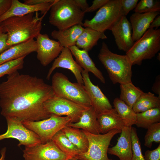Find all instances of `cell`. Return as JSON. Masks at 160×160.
<instances>
[{
  "mask_svg": "<svg viewBox=\"0 0 160 160\" xmlns=\"http://www.w3.org/2000/svg\"><path fill=\"white\" fill-rule=\"evenodd\" d=\"M135 125L138 127L147 129L151 125L160 122V107L136 113Z\"/></svg>",
  "mask_w": 160,
  "mask_h": 160,
  "instance_id": "4dcf8cb0",
  "label": "cell"
},
{
  "mask_svg": "<svg viewBox=\"0 0 160 160\" xmlns=\"http://www.w3.org/2000/svg\"><path fill=\"white\" fill-rule=\"evenodd\" d=\"M151 90L157 94L160 98V75H158L156 78L155 82L152 87Z\"/></svg>",
  "mask_w": 160,
  "mask_h": 160,
  "instance_id": "60d3db41",
  "label": "cell"
},
{
  "mask_svg": "<svg viewBox=\"0 0 160 160\" xmlns=\"http://www.w3.org/2000/svg\"><path fill=\"white\" fill-rule=\"evenodd\" d=\"M144 157L145 160H160V144L155 149L146 151Z\"/></svg>",
  "mask_w": 160,
  "mask_h": 160,
  "instance_id": "8d00e7d4",
  "label": "cell"
},
{
  "mask_svg": "<svg viewBox=\"0 0 160 160\" xmlns=\"http://www.w3.org/2000/svg\"><path fill=\"white\" fill-rule=\"evenodd\" d=\"M82 130L87 138L89 146L86 152L76 156L79 160H113L108 158V150L112 138L121 130L114 129L105 134H98Z\"/></svg>",
  "mask_w": 160,
  "mask_h": 160,
  "instance_id": "ba28073f",
  "label": "cell"
},
{
  "mask_svg": "<svg viewBox=\"0 0 160 160\" xmlns=\"http://www.w3.org/2000/svg\"><path fill=\"white\" fill-rule=\"evenodd\" d=\"M138 0H120L124 16H126L130 11L136 7Z\"/></svg>",
  "mask_w": 160,
  "mask_h": 160,
  "instance_id": "d590c367",
  "label": "cell"
},
{
  "mask_svg": "<svg viewBox=\"0 0 160 160\" xmlns=\"http://www.w3.org/2000/svg\"><path fill=\"white\" fill-rule=\"evenodd\" d=\"M109 30L111 31L115 38L118 49L127 52L134 42L132 38L131 25L126 16H122Z\"/></svg>",
  "mask_w": 160,
  "mask_h": 160,
  "instance_id": "9a60e30c",
  "label": "cell"
},
{
  "mask_svg": "<svg viewBox=\"0 0 160 160\" xmlns=\"http://www.w3.org/2000/svg\"><path fill=\"white\" fill-rule=\"evenodd\" d=\"M68 160H79L76 157H73Z\"/></svg>",
  "mask_w": 160,
  "mask_h": 160,
  "instance_id": "bcb514c9",
  "label": "cell"
},
{
  "mask_svg": "<svg viewBox=\"0 0 160 160\" xmlns=\"http://www.w3.org/2000/svg\"><path fill=\"white\" fill-rule=\"evenodd\" d=\"M51 140L61 151L67 154L74 157L81 154L61 130L55 134Z\"/></svg>",
  "mask_w": 160,
  "mask_h": 160,
  "instance_id": "f546056e",
  "label": "cell"
},
{
  "mask_svg": "<svg viewBox=\"0 0 160 160\" xmlns=\"http://www.w3.org/2000/svg\"><path fill=\"white\" fill-rule=\"evenodd\" d=\"M6 148L5 147L2 148L0 151L1 156L0 158V160H5L6 156Z\"/></svg>",
  "mask_w": 160,
  "mask_h": 160,
  "instance_id": "f6af8a7d",
  "label": "cell"
},
{
  "mask_svg": "<svg viewBox=\"0 0 160 160\" xmlns=\"http://www.w3.org/2000/svg\"><path fill=\"white\" fill-rule=\"evenodd\" d=\"M55 95L86 106H91L84 84L72 83L61 73L52 76L51 85Z\"/></svg>",
  "mask_w": 160,
  "mask_h": 160,
  "instance_id": "8992f818",
  "label": "cell"
},
{
  "mask_svg": "<svg viewBox=\"0 0 160 160\" xmlns=\"http://www.w3.org/2000/svg\"><path fill=\"white\" fill-rule=\"evenodd\" d=\"M76 4L85 13V11L89 7L86 0H74Z\"/></svg>",
  "mask_w": 160,
  "mask_h": 160,
  "instance_id": "7bdbcfd3",
  "label": "cell"
},
{
  "mask_svg": "<svg viewBox=\"0 0 160 160\" xmlns=\"http://www.w3.org/2000/svg\"><path fill=\"white\" fill-rule=\"evenodd\" d=\"M109 0H94L92 1V5L87 9L85 13L92 12L99 9L106 4Z\"/></svg>",
  "mask_w": 160,
  "mask_h": 160,
  "instance_id": "f35d334b",
  "label": "cell"
},
{
  "mask_svg": "<svg viewBox=\"0 0 160 160\" xmlns=\"http://www.w3.org/2000/svg\"><path fill=\"white\" fill-rule=\"evenodd\" d=\"M160 26V16H157L153 20L149 27V28H153L157 29ZM148 28V29H149Z\"/></svg>",
  "mask_w": 160,
  "mask_h": 160,
  "instance_id": "ee69618b",
  "label": "cell"
},
{
  "mask_svg": "<svg viewBox=\"0 0 160 160\" xmlns=\"http://www.w3.org/2000/svg\"><path fill=\"white\" fill-rule=\"evenodd\" d=\"M23 151L24 160H68L73 157L61 151L52 140L25 147Z\"/></svg>",
  "mask_w": 160,
  "mask_h": 160,
  "instance_id": "7c38bea8",
  "label": "cell"
},
{
  "mask_svg": "<svg viewBox=\"0 0 160 160\" xmlns=\"http://www.w3.org/2000/svg\"><path fill=\"white\" fill-rule=\"evenodd\" d=\"M131 127L125 126L122 129L116 144L108 148V153L117 156L119 160H131L132 155Z\"/></svg>",
  "mask_w": 160,
  "mask_h": 160,
  "instance_id": "ac0fdd59",
  "label": "cell"
},
{
  "mask_svg": "<svg viewBox=\"0 0 160 160\" xmlns=\"http://www.w3.org/2000/svg\"><path fill=\"white\" fill-rule=\"evenodd\" d=\"M50 9L49 23L58 30L83 23L85 13L74 0H56Z\"/></svg>",
  "mask_w": 160,
  "mask_h": 160,
  "instance_id": "277c9868",
  "label": "cell"
},
{
  "mask_svg": "<svg viewBox=\"0 0 160 160\" xmlns=\"http://www.w3.org/2000/svg\"><path fill=\"white\" fill-rule=\"evenodd\" d=\"M113 103L114 108L123 121L125 126L131 127L135 124L137 115L132 108L128 106L119 98H115Z\"/></svg>",
  "mask_w": 160,
  "mask_h": 160,
  "instance_id": "83f0119b",
  "label": "cell"
},
{
  "mask_svg": "<svg viewBox=\"0 0 160 160\" xmlns=\"http://www.w3.org/2000/svg\"><path fill=\"white\" fill-rule=\"evenodd\" d=\"M7 35L0 25V54L10 47L7 44Z\"/></svg>",
  "mask_w": 160,
  "mask_h": 160,
  "instance_id": "74e56055",
  "label": "cell"
},
{
  "mask_svg": "<svg viewBox=\"0 0 160 160\" xmlns=\"http://www.w3.org/2000/svg\"><path fill=\"white\" fill-rule=\"evenodd\" d=\"M97 115L93 107L89 106L83 112L78 122L70 123L68 126L81 129L92 134H100L97 121Z\"/></svg>",
  "mask_w": 160,
  "mask_h": 160,
  "instance_id": "603a6c76",
  "label": "cell"
},
{
  "mask_svg": "<svg viewBox=\"0 0 160 160\" xmlns=\"http://www.w3.org/2000/svg\"><path fill=\"white\" fill-rule=\"evenodd\" d=\"M11 3L12 0H0V17L8 10Z\"/></svg>",
  "mask_w": 160,
  "mask_h": 160,
  "instance_id": "ab89813d",
  "label": "cell"
},
{
  "mask_svg": "<svg viewBox=\"0 0 160 160\" xmlns=\"http://www.w3.org/2000/svg\"><path fill=\"white\" fill-rule=\"evenodd\" d=\"M56 0H25L24 3L28 5H37L44 3H53Z\"/></svg>",
  "mask_w": 160,
  "mask_h": 160,
  "instance_id": "b9f144b4",
  "label": "cell"
},
{
  "mask_svg": "<svg viewBox=\"0 0 160 160\" xmlns=\"http://www.w3.org/2000/svg\"><path fill=\"white\" fill-rule=\"evenodd\" d=\"M98 58L106 69L113 83L125 84L132 82V62L127 55L113 53L103 42Z\"/></svg>",
  "mask_w": 160,
  "mask_h": 160,
  "instance_id": "3957f363",
  "label": "cell"
},
{
  "mask_svg": "<svg viewBox=\"0 0 160 160\" xmlns=\"http://www.w3.org/2000/svg\"><path fill=\"white\" fill-rule=\"evenodd\" d=\"M21 16L9 17L0 23L7 33V44L13 46L36 38L40 33L43 16L39 17L38 12Z\"/></svg>",
  "mask_w": 160,
  "mask_h": 160,
  "instance_id": "7a4b0ae2",
  "label": "cell"
},
{
  "mask_svg": "<svg viewBox=\"0 0 160 160\" xmlns=\"http://www.w3.org/2000/svg\"><path fill=\"white\" fill-rule=\"evenodd\" d=\"M44 105L46 111L51 116L65 115L71 119L72 123L78 122L83 112L89 107L55 95L46 101Z\"/></svg>",
  "mask_w": 160,
  "mask_h": 160,
  "instance_id": "30bf717a",
  "label": "cell"
},
{
  "mask_svg": "<svg viewBox=\"0 0 160 160\" xmlns=\"http://www.w3.org/2000/svg\"><path fill=\"white\" fill-rule=\"evenodd\" d=\"M160 12L146 13L135 12L130 17L132 31V38L135 42L140 38L149 28L152 22Z\"/></svg>",
  "mask_w": 160,
  "mask_h": 160,
  "instance_id": "d6986e66",
  "label": "cell"
},
{
  "mask_svg": "<svg viewBox=\"0 0 160 160\" xmlns=\"http://www.w3.org/2000/svg\"><path fill=\"white\" fill-rule=\"evenodd\" d=\"M107 38L104 32H101L90 27L84 28L83 32L78 38L76 44L79 49L81 48L88 52L97 44L100 39Z\"/></svg>",
  "mask_w": 160,
  "mask_h": 160,
  "instance_id": "d4e9b609",
  "label": "cell"
},
{
  "mask_svg": "<svg viewBox=\"0 0 160 160\" xmlns=\"http://www.w3.org/2000/svg\"><path fill=\"white\" fill-rule=\"evenodd\" d=\"M144 137V145L151 148L153 142H160V122L154 124L147 129Z\"/></svg>",
  "mask_w": 160,
  "mask_h": 160,
  "instance_id": "1f68e13d",
  "label": "cell"
},
{
  "mask_svg": "<svg viewBox=\"0 0 160 160\" xmlns=\"http://www.w3.org/2000/svg\"><path fill=\"white\" fill-rule=\"evenodd\" d=\"M36 39L37 58L43 66H47L58 57L63 47L46 34L40 33Z\"/></svg>",
  "mask_w": 160,
  "mask_h": 160,
  "instance_id": "4fadbf2b",
  "label": "cell"
},
{
  "mask_svg": "<svg viewBox=\"0 0 160 160\" xmlns=\"http://www.w3.org/2000/svg\"><path fill=\"white\" fill-rule=\"evenodd\" d=\"M61 130L70 141L79 149L81 154L87 151L89 141L82 130L67 125Z\"/></svg>",
  "mask_w": 160,
  "mask_h": 160,
  "instance_id": "484cf974",
  "label": "cell"
},
{
  "mask_svg": "<svg viewBox=\"0 0 160 160\" xmlns=\"http://www.w3.org/2000/svg\"><path fill=\"white\" fill-rule=\"evenodd\" d=\"M120 87L119 99L131 108L143 92L138 87H135L132 82L121 84Z\"/></svg>",
  "mask_w": 160,
  "mask_h": 160,
  "instance_id": "f1b7e54d",
  "label": "cell"
},
{
  "mask_svg": "<svg viewBox=\"0 0 160 160\" xmlns=\"http://www.w3.org/2000/svg\"><path fill=\"white\" fill-rule=\"evenodd\" d=\"M70 123H72V120L69 117L55 115L39 121L22 122L26 127L39 136L43 144L51 140L55 134Z\"/></svg>",
  "mask_w": 160,
  "mask_h": 160,
  "instance_id": "9c48e42d",
  "label": "cell"
},
{
  "mask_svg": "<svg viewBox=\"0 0 160 160\" xmlns=\"http://www.w3.org/2000/svg\"><path fill=\"white\" fill-rule=\"evenodd\" d=\"M61 68L70 71L74 75L77 82L84 84L81 73L83 69L73 59L72 53L68 48L63 47L61 52L54 61L48 72L46 77L49 80L54 71L56 68Z\"/></svg>",
  "mask_w": 160,
  "mask_h": 160,
  "instance_id": "2e32d148",
  "label": "cell"
},
{
  "mask_svg": "<svg viewBox=\"0 0 160 160\" xmlns=\"http://www.w3.org/2000/svg\"><path fill=\"white\" fill-rule=\"evenodd\" d=\"M25 57H23L0 65V78L22 69Z\"/></svg>",
  "mask_w": 160,
  "mask_h": 160,
  "instance_id": "836d02e7",
  "label": "cell"
},
{
  "mask_svg": "<svg viewBox=\"0 0 160 160\" xmlns=\"http://www.w3.org/2000/svg\"><path fill=\"white\" fill-rule=\"evenodd\" d=\"M131 138L132 155L131 160H145L136 129L132 127L131 128Z\"/></svg>",
  "mask_w": 160,
  "mask_h": 160,
  "instance_id": "e575fe53",
  "label": "cell"
},
{
  "mask_svg": "<svg viewBox=\"0 0 160 160\" xmlns=\"http://www.w3.org/2000/svg\"><path fill=\"white\" fill-rule=\"evenodd\" d=\"M36 41L32 39L10 47L0 54V65L14 60L36 52Z\"/></svg>",
  "mask_w": 160,
  "mask_h": 160,
  "instance_id": "ffe728a7",
  "label": "cell"
},
{
  "mask_svg": "<svg viewBox=\"0 0 160 160\" xmlns=\"http://www.w3.org/2000/svg\"><path fill=\"white\" fill-rule=\"evenodd\" d=\"M84 29L81 25H77L63 30H54L51 32V35L63 47L68 48L76 45L78 38Z\"/></svg>",
  "mask_w": 160,
  "mask_h": 160,
  "instance_id": "cb8c5ba5",
  "label": "cell"
},
{
  "mask_svg": "<svg viewBox=\"0 0 160 160\" xmlns=\"http://www.w3.org/2000/svg\"><path fill=\"white\" fill-rule=\"evenodd\" d=\"M134 11L138 13L160 12V1L158 0H141L137 4Z\"/></svg>",
  "mask_w": 160,
  "mask_h": 160,
  "instance_id": "d6a6232c",
  "label": "cell"
},
{
  "mask_svg": "<svg viewBox=\"0 0 160 160\" xmlns=\"http://www.w3.org/2000/svg\"><path fill=\"white\" fill-rule=\"evenodd\" d=\"M53 3L31 5L22 3L18 0H12L9 9L0 17V23L11 17L23 16L38 11H40L41 14L44 15L50 9Z\"/></svg>",
  "mask_w": 160,
  "mask_h": 160,
  "instance_id": "e0dca14e",
  "label": "cell"
},
{
  "mask_svg": "<svg viewBox=\"0 0 160 160\" xmlns=\"http://www.w3.org/2000/svg\"><path fill=\"white\" fill-rule=\"evenodd\" d=\"M160 50V29L149 28L126 54L132 65H140L143 60L152 59Z\"/></svg>",
  "mask_w": 160,
  "mask_h": 160,
  "instance_id": "5b68a950",
  "label": "cell"
},
{
  "mask_svg": "<svg viewBox=\"0 0 160 160\" xmlns=\"http://www.w3.org/2000/svg\"><path fill=\"white\" fill-rule=\"evenodd\" d=\"M157 59L159 60H160V53H159V54H158V55L157 56Z\"/></svg>",
  "mask_w": 160,
  "mask_h": 160,
  "instance_id": "7dc6e473",
  "label": "cell"
},
{
  "mask_svg": "<svg viewBox=\"0 0 160 160\" xmlns=\"http://www.w3.org/2000/svg\"><path fill=\"white\" fill-rule=\"evenodd\" d=\"M159 107H160V98L149 92H143L134 104L132 108L137 113Z\"/></svg>",
  "mask_w": 160,
  "mask_h": 160,
  "instance_id": "4316f807",
  "label": "cell"
},
{
  "mask_svg": "<svg viewBox=\"0 0 160 160\" xmlns=\"http://www.w3.org/2000/svg\"><path fill=\"white\" fill-rule=\"evenodd\" d=\"M54 95L51 85L42 79L16 71L0 84L1 113L22 122L47 119L51 115L44 103Z\"/></svg>",
  "mask_w": 160,
  "mask_h": 160,
  "instance_id": "6da1fadb",
  "label": "cell"
},
{
  "mask_svg": "<svg viewBox=\"0 0 160 160\" xmlns=\"http://www.w3.org/2000/svg\"><path fill=\"white\" fill-rule=\"evenodd\" d=\"M97 121L100 133L102 134L114 129L122 130L125 126L114 108L97 114Z\"/></svg>",
  "mask_w": 160,
  "mask_h": 160,
  "instance_id": "44dd1931",
  "label": "cell"
},
{
  "mask_svg": "<svg viewBox=\"0 0 160 160\" xmlns=\"http://www.w3.org/2000/svg\"><path fill=\"white\" fill-rule=\"evenodd\" d=\"M120 0H109L91 20H86L81 25L104 32L124 16Z\"/></svg>",
  "mask_w": 160,
  "mask_h": 160,
  "instance_id": "52a82bcc",
  "label": "cell"
},
{
  "mask_svg": "<svg viewBox=\"0 0 160 160\" xmlns=\"http://www.w3.org/2000/svg\"><path fill=\"white\" fill-rule=\"evenodd\" d=\"M84 85L90 99L91 105L97 114L113 108L110 101L97 85L91 81L89 73L83 70L81 73Z\"/></svg>",
  "mask_w": 160,
  "mask_h": 160,
  "instance_id": "5bb4252c",
  "label": "cell"
},
{
  "mask_svg": "<svg viewBox=\"0 0 160 160\" xmlns=\"http://www.w3.org/2000/svg\"><path fill=\"white\" fill-rule=\"evenodd\" d=\"M5 118L7 129L6 132L0 135V140L6 138H15L19 141L18 146L23 145L25 147H31L41 143L39 136L26 127L22 121L15 118Z\"/></svg>",
  "mask_w": 160,
  "mask_h": 160,
  "instance_id": "8fae6325",
  "label": "cell"
},
{
  "mask_svg": "<svg viewBox=\"0 0 160 160\" xmlns=\"http://www.w3.org/2000/svg\"><path fill=\"white\" fill-rule=\"evenodd\" d=\"M68 48L75 57L76 62L83 70L92 73L102 83H105V79L102 72L96 67L88 52L80 49L76 45Z\"/></svg>",
  "mask_w": 160,
  "mask_h": 160,
  "instance_id": "7402d4cb",
  "label": "cell"
}]
</instances>
